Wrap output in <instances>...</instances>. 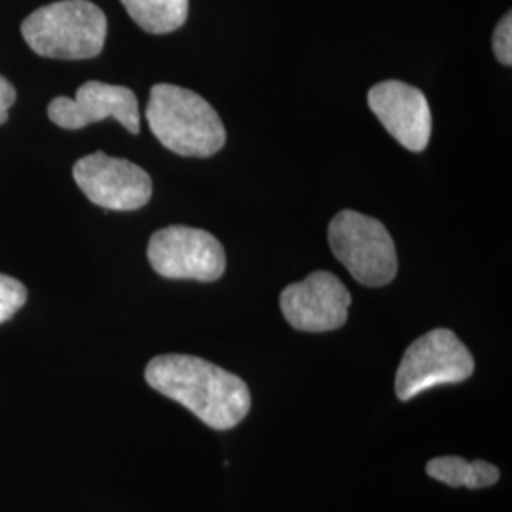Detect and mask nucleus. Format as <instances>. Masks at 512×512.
<instances>
[{"mask_svg":"<svg viewBox=\"0 0 512 512\" xmlns=\"http://www.w3.org/2000/svg\"><path fill=\"white\" fill-rule=\"evenodd\" d=\"M147 384L175 403L183 404L205 425L226 431L251 410L247 384L228 370L192 355H160L145 370Z\"/></svg>","mask_w":512,"mask_h":512,"instance_id":"nucleus-1","label":"nucleus"},{"mask_svg":"<svg viewBox=\"0 0 512 512\" xmlns=\"http://www.w3.org/2000/svg\"><path fill=\"white\" fill-rule=\"evenodd\" d=\"M148 126L167 150L184 158H209L226 143L217 110L202 95L173 84H156L147 105Z\"/></svg>","mask_w":512,"mask_h":512,"instance_id":"nucleus-2","label":"nucleus"},{"mask_svg":"<svg viewBox=\"0 0 512 512\" xmlns=\"http://www.w3.org/2000/svg\"><path fill=\"white\" fill-rule=\"evenodd\" d=\"M107 16L90 0H59L21 23L27 46L48 59H92L103 52Z\"/></svg>","mask_w":512,"mask_h":512,"instance_id":"nucleus-3","label":"nucleus"},{"mask_svg":"<svg viewBox=\"0 0 512 512\" xmlns=\"http://www.w3.org/2000/svg\"><path fill=\"white\" fill-rule=\"evenodd\" d=\"M330 249L349 274L366 287H384L397 275L393 238L380 220L340 211L329 226Z\"/></svg>","mask_w":512,"mask_h":512,"instance_id":"nucleus-4","label":"nucleus"},{"mask_svg":"<svg viewBox=\"0 0 512 512\" xmlns=\"http://www.w3.org/2000/svg\"><path fill=\"white\" fill-rule=\"evenodd\" d=\"M473 372L475 359L458 336L452 330L435 329L414 340L404 351L395 391L401 401H410L437 385L461 384Z\"/></svg>","mask_w":512,"mask_h":512,"instance_id":"nucleus-5","label":"nucleus"},{"mask_svg":"<svg viewBox=\"0 0 512 512\" xmlns=\"http://www.w3.org/2000/svg\"><path fill=\"white\" fill-rule=\"evenodd\" d=\"M152 270L167 279H192L211 283L226 270V255L219 239L190 226H167L148 241Z\"/></svg>","mask_w":512,"mask_h":512,"instance_id":"nucleus-6","label":"nucleus"},{"mask_svg":"<svg viewBox=\"0 0 512 512\" xmlns=\"http://www.w3.org/2000/svg\"><path fill=\"white\" fill-rule=\"evenodd\" d=\"M73 177L90 202L110 211H137L152 198V179L143 167L105 152L80 158Z\"/></svg>","mask_w":512,"mask_h":512,"instance_id":"nucleus-7","label":"nucleus"},{"mask_svg":"<svg viewBox=\"0 0 512 512\" xmlns=\"http://www.w3.org/2000/svg\"><path fill=\"white\" fill-rule=\"evenodd\" d=\"M279 304L293 329L329 332L346 325L351 294L336 275L313 272L304 281L285 287Z\"/></svg>","mask_w":512,"mask_h":512,"instance_id":"nucleus-8","label":"nucleus"},{"mask_svg":"<svg viewBox=\"0 0 512 512\" xmlns=\"http://www.w3.org/2000/svg\"><path fill=\"white\" fill-rule=\"evenodd\" d=\"M48 116L63 129H82L114 118L129 133L141 131L137 95L124 86H110L97 80L82 84L74 99L55 97L48 107Z\"/></svg>","mask_w":512,"mask_h":512,"instance_id":"nucleus-9","label":"nucleus"},{"mask_svg":"<svg viewBox=\"0 0 512 512\" xmlns=\"http://www.w3.org/2000/svg\"><path fill=\"white\" fill-rule=\"evenodd\" d=\"M368 107L399 145L412 152H421L429 145L433 118L418 88L399 80H385L368 92Z\"/></svg>","mask_w":512,"mask_h":512,"instance_id":"nucleus-10","label":"nucleus"},{"mask_svg":"<svg viewBox=\"0 0 512 512\" xmlns=\"http://www.w3.org/2000/svg\"><path fill=\"white\" fill-rule=\"evenodd\" d=\"M143 31L152 35H167L181 29L188 18V0H122Z\"/></svg>","mask_w":512,"mask_h":512,"instance_id":"nucleus-11","label":"nucleus"},{"mask_svg":"<svg viewBox=\"0 0 512 512\" xmlns=\"http://www.w3.org/2000/svg\"><path fill=\"white\" fill-rule=\"evenodd\" d=\"M427 475L437 478L440 482L452 486V488H488L494 486L499 480V469L488 461H465L456 456H444V458L431 459L427 463Z\"/></svg>","mask_w":512,"mask_h":512,"instance_id":"nucleus-12","label":"nucleus"},{"mask_svg":"<svg viewBox=\"0 0 512 512\" xmlns=\"http://www.w3.org/2000/svg\"><path fill=\"white\" fill-rule=\"evenodd\" d=\"M27 302V289L25 285L10 277L0 274V323H6L18 313L23 304Z\"/></svg>","mask_w":512,"mask_h":512,"instance_id":"nucleus-13","label":"nucleus"},{"mask_svg":"<svg viewBox=\"0 0 512 512\" xmlns=\"http://www.w3.org/2000/svg\"><path fill=\"white\" fill-rule=\"evenodd\" d=\"M494 52L499 63L512 65V18L511 12L497 23L494 31Z\"/></svg>","mask_w":512,"mask_h":512,"instance_id":"nucleus-14","label":"nucleus"},{"mask_svg":"<svg viewBox=\"0 0 512 512\" xmlns=\"http://www.w3.org/2000/svg\"><path fill=\"white\" fill-rule=\"evenodd\" d=\"M16 88L10 84L8 78L0 74V126L8 120V110L16 103Z\"/></svg>","mask_w":512,"mask_h":512,"instance_id":"nucleus-15","label":"nucleus"}]
</instances>
